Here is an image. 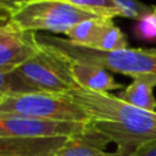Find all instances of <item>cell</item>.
<instances>
[{
    "label": "cell",
    "mask_w": 156,
    "mask_h": 156,
    "mask_svg": "<svg viewBox=\"0 0 156 156\" xmlns=\"http://www.w3.org/2000/svg\"><path fill=\"white\" fill-rule=\"evenodd\" d=\"M67 95L88 113L89 126L115 143L122 156H129L139 146L156 140V112L138 108L110 93L78 88Z\"/></svg>",
    "instance_id": "obj_1"
},
{
    "label": "cell",
    "mask_w": 156,
    "mask_h": 156,
    "mask_svg": "<svg viewBox=\"0 0 156 156\" xmlns=\"http://www.w3.org/2000/svg\"><path fill=\"white\" fill-rule=\"evenodd\" d=\"M35 39L40 46L62 55L72 63L95 66L108 72L129 76L133 79L151 80L156 84V49L127 48L105 51L45 33H35Z\"/></svg>",
    "instance_id": "obj_2"
},
{
    "label": "cell",
    "mask_w": 156,
    "mask_h": 156,
    "mask_svg": "<svg viewBox=\"0 0 156 156\" xmlns=\"http://www.w3.org/2000/svg\"><path fill=\"white\" fill-rule=\"evenodd\" d=\"M98 17L63 0H32L10 12V21L16 27L33 33L66 34L77 23Z\"/></svg>",
    "instance_id": "obj_3"
},
{
    "label": "cell",
    "mask_w": 156,
    "mask_h": 156,
    "mask_svg": "<svg viewBox=\"0 0 156 156\" xmlns=\"http://www.w3.org/2000/svg\"><path fill=\"white\" fill-rule=\"evenodd\" d=\"M0 112L58 122L89 124L84 108L67 94L27 93L0 98Z\"/></svg>",
    "instance_id": "obj_4"
},
{
    "label": "cell",
    "mask_w": 156,
    "mask_h": 156,
    "mask_svg": "<svg viewBox=\"0 0 156 156\" xmlns=\"http://www.w3.org/2000/svg\"><path fill=\"white\" fill-rule=\"evenodd\" d=\"M15 71L35 93L67 94L79 88L73 78L72 63L40 45L37 52Z\"/></svg>",
    "instance_id": "obj_5"
},
{
    "label": "cell",
    "mask_w": 156,
    "mask_h": 156,
    "mask_svg": "<svg viewBox=\"0 0 156 156\" xmlns=\"http://www.w3.org/2000/svg\"><path fill=\"white\" fill-rule=\"evenodd\" d=\"M88 129V124L38 119L0 112V138H44L71 136Z\"/></svg>",
    "instance_id": "obj_6"
},
{
    "label": "cell",
    "mask_w": 156,
    "mask_h": 156,
    "mask_svg": "<svg viewBox=\"0 0 156 156\" xmlns=\"http://www.w3.org/2000/svg\"><path fill=\"white\" fill-rule=\"evenodd\" d=\"M68 136L0 138V155L4 156H56Z\"/></svg>",
    "instance_id": "obj_7"
},
{
    "label": "cell",
    "mask_w": 156,
    "mask_h": 156,
    "mask_svg": "<svg viewBox=\"0 0 156 156\" xmlns=\"http://www.w3.org/2000/svg\"><path fill=\"white\" fill-rule=\"evenodd\" d=\"M108 143L107 138L88 124L85 132L68 136L56 156H122L117 151H106V145Z\"/></svg>",
    "instance_id": "obj_8"
},
{
    "label": "cell",
    "mask_w": 156,
    "mask_h": 156,
    "mask_svg": "<svg viewBox=\"0 0 156 156\" xmlns=\"http://www.w3.org/2000/svg\"><path fill=\"white\" fill-rule=\"evenodd\" d=\"M72 73L78 87L85 90L96 93H110L112 90L123 88L121 83L115 80L113 76L108 71L100 67L72 63Z\"/></svg>",
    "instance_id": "obj_9"
},
{
    "label": "cell",
    "mask_w": 156,
    "mask_h": 156,
    "mask_svg": "<svg viewBox=\"0 0 156 156\" xmlns=\"http://www.w3.org/2000/svg\"><path fill=\"white\" fill-rule=\"evenodd\" d=\"M38 49L39 44L33 32L23 40L0 46V71H13L30 58Z\"/></svg>",
    "instance_id": "obj_10"
},
{
    "label": "cell",
    "mask_w": 156,
    "mask_h": 156,
    "mask_svg": "<svg viewBox=\"0 0 156 156\" xmlns=\"http://www.w3.org/2000/svg\"><path fill=\"white\" fill-rule=\"evenodd\" d=\"M156 84L146 79H133V82L117 95L121 100L145 111L156 112V99L154 89Z\"/></svg>",
    "instance_id": "obj_11"
},
{
    "label": "cell",
    "mask_w": 156,
    "mask_h": 156,
    "mask_svg": "<svg viewBox=\"0 0 156 156\" xmlns=\"http://www.w3.org/2000/svg\"><path fill=\"white\" fill-rule=\"evenodd\" d=\"M108 21H111V18L98 17V18L85 20L73 26L69 30L66 32L65 35L67 37L68 40L76 44L93 48L98 41L99 37L101 35L104 28L108 23Z\"/></svg>",
    "instance_id": "obj_12"
},
{
    "label": "cell",
    "mask_w": 156,
    "mask_h": 156,
    "mask_svg": "<svg viewBox=\"0 0 156 156\" xmlns=\"http://www.w3.org/2000/svg\"><path fill=\"white\" fill-rule=\"evenodd\" d=\"M85 11L95 13L104 18L126 17L124 11L115 2V0H63Z\"/></svg>",
    "instance_id": "obj_13"
},
{
    "label": "cell",
    "mask_w": 156,
    "mask_h": 156,
    "mask_svg": "<svg viewBox=\"0 0 156 156\" xmlns=\"http://www.w3.org/2000/svg\"><path fill=\"white\" fill-rule=\"evenodd\" d=\"M93 48L99 50H105V51L122 50L128 48V40L124 33L111 20L104 28L101 35L99 37L98 41Z\"/></svg>",
    "instance_id": "obj_14"
},
{
    "label": "cell",
    "mask_w": 156,
    "mask_h": 156,
    "mask_svg": "<svg viewBox=\"0 0 156 156\" xmlns=\"http://www.w3.org/2000/svg\"><path fill=\"white\" fill-rule=\"evenodd\" d=\"M27 93L35 91L22 79V77L15 69L0 71V98Z\"/></svg>",
    "instance_id": "obj_15"
},
{
    "label": "cell",
    "mask_w": 156,
    "mask_h": 156,
    "mask_svg": "<svg viewBox=\"0 0 156 156\" xmlns=\"http://www.w3.org/2000/svg\"><path fill=\"white\" fill-rule=\"evenodd\" d=\"M134 35L145 41H156V15L149 12L136 20L134 26Z\"/></svg>",
    "instance_id": "obj_16"
},
{
    "label": "cell",
    "mask_w": 156,
    "mask_h": 156,
    "mask_svg": "<svg viewBox=\"0 0 156 156\" xmlns=\"http://www.w3.org/2000/svg\"><path fill=\"white\" fill-rule=\"evenodd\" d=\"M115 2L124 11L126 17H128V18L138 20L143 15L154 11L152 6H149L138 0H115Z\"/></svg>",
    "instance_id": "obj_17"
},
{
    "label": "cell",
    "mask_w": 156,
    "mask_h": 156,
    "mask_svg": "<svg viewBox=\"0 0 156 156\" xmlns=\"http://www.w3.org/2000/svg\"><path fill=\"white\" fill-rule=\"evenodd\" d=\"M32 32H24L16 27L11 21L7 24L0 26V46L17 43L20 40L26 39Z\"/></svg>",
    "instance_id": "obj_18"
},
{
    "label": "cell",
    "mask_w": 156,
    "mask_h": 156,
    "mask_svg": "<svg viewBox=\"0 0 156 156\" xmlns=\"http://www.w3.org/2000/svg\"><path fill=\"white\" fill-rule=\"evenodd\" d=\"M129 156H156V140L149 141V143L139 146Z\"/></svg>",
    "instance_id": "obj_19"
},
{
    "label": "cell",
    "mask_w": 156,
    "mask_h": 156,
    "mask_svg": "<svg viewBox=\"0 0 156 156\" xmlns=\"http://www.w3.org/2000/svg\"><path fill=\"white\" fill-rule=\"evenodd\" d=\"M29 1H32V0H0V9L11 12L12 10H15Z\"/></svg>",
    "instance_id": "obj_20"
},
{
    "label": "cell",
    "mask_w": 156,
    "mask_h": 156,
    "mask_svg": "<svg viewBox=\"0 0 156 156\" xmlns=\"http://www.w3.org/2000/svg\"><path fill=\"white\" fill-rule=\"evenodd\" d=\"M10 23V12L0 9V26Z\"/></svg>",
    "instance_id": "obj_21"
},
{
    "label": "cell",
    "mask_w": 156,
    "mask_h": 156,
    "mask_svg": "<svg viewBox=\"0 0 156 156\" xmlns=\"http://www.w3.org/2000/svg\"><path fill=\"white\" fill-rule=\"evenodd\" d=\"M152 9H154V12H155V15H156V5H152Z\"/></svg>",
    "instance_id": "obj_22"
},
{
    "label": "cell",
    "mask_w": 156,
    "mask_h": 156,
    "mask_svg": "<svg viewBox=\"0 0 156 156\" xmlns=\"http://www.w3.org/2000/svg\"><path fill=\"white\" fill-rule=\"evenodd\" d=\"M0 156H4V155H0Z\"/></svg>",
    "instance_id": "obj_23"
}]
</instances>
